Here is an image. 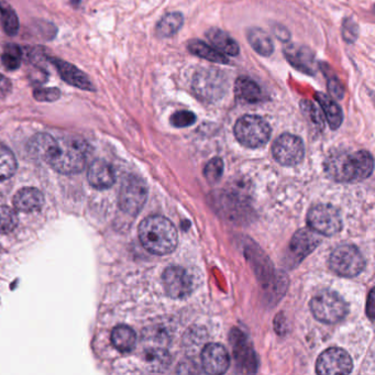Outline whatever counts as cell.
I'll list each match as a JSON object with an SVG mask.
<instances>
[{
	"instance_id": "1",
	"label": "cell",
	"mask_w": 375,
	"mask_h": 375,
	"mask_svg": "<svg viewBox=\"0 0 375 375\" xmlns=\"http://www.w3.org/2000/svg\"><path fill=\"white\" fill-rule=\"evenodd\" d=\"M28 151L34 159L48 163L59 173L76 174L86 166L88 146L81 139L56 140L49 133H39L31 138Z\"/></svg>"
},
{
	"instance_id": "2",
	"label": "cell",
	"mask_w": 375,
	"mask_h": 375,
	"mask_svg": "<svg viewBox=\"0 0 375 375\" xmlns=\"http://www.w3.org/2000/svg\"><path fill=\"white\" fill-rule=\"evenodd\" d=\"M138 233L144 249L153 255H170L177 249L179 242L177 228L166 217H148L141 222Z\"/></svg>"
},
{
	"instance_id": "3",
	"label": "cell",
	"mask_w": 375,
	"mask_h": 375,
	"mask_svg": "<svg viewBox=\"0 0 375 375\" xmlns=\"http://www.w3.org/2000/svg\"><path fill=\"white\" fill-rule=\"evenodd\" d=\"M271 131V127L266 119L253 115L241 117L233 129L239 143L251 148H260L269 142Z\"/></svg>"
},
{
	"instance_id": "4",
	"label": "cell",
	"mask_w": 375,
	"mask_h": 375,
	"mask_svg": "<svg viewBox=\"0 0 375 375\" xmlns=\"http://www.w3.org/2000/svg\"><path fill=\"white\" fill-rule=\"evenodd\" d=\"M374 168V161L371 153L359 151L349 154L340 160L339 166H331L335 179L345 182H359L371 177Z\"/></svg>"
},
{
	"instance_id": "5",
	"label": "cell",
	"mask_w": 375,
	"mask_h": 375,
	"mask_svg": "<svg viewBox=\"0 0 375 375\" xmlns=\"http://www.w3.org/2000/svg\"><path fill=\"white\" fill-rule=\"evenodd\" d=\"M311 311L317 320L337 324L345 320L349 308L340 295L333 291H324L311 300Z\"/></svg>"
},
{
	"instance_id": "6",
	"label": "cell",
	"mask_w": 375,
	"mask_h": 375,
	"mask_svg": "<svg viewBox=\"0 0 375 375\" xmlns=\"http://www.w3.org/2000/svg\"><path fill=\"white\" fill-rule=\"evenodd\" d=\"M365 266L363 255L357 246L342 244L337 246L329 257V268L333 273L344 277L360 274Z\"/></svg>"
},
{
	"instance_id": "7",
	"label": "cell",
	"mask_w": 375,
	"mask_h": 375,
	"mask_svg": "<svg viewBox=\"0 0 375 375\" xmlns=\"http://www.w3.org/2000/svg\"><path fill=\"white\" fill-rule=\"evenodd\" d=\"M307 224L318 235H337L342 229V219L336 207L329 204L316 205L307 214Z\"/></svg>"
},
{
	"instance_id": "8",
	"label": "cell",
	"mask_w": 375,
	"mask_h": 375,
	"mask_svg": "<svg viewBox=\"0 0 375 375\" xmlns=\"http://www.w3.org/2000/svg\"><path fill=\"white\" fill-rule=\"evenodd\" d=\"M148 198V188L144 181L129 175L123 181L119 194V207L130 216L140 213Z\"/></svg>"
},
{
	"instance_id": "9",
	"label": "cell",
	"mask_w": 375,
	"mask_h": 375,
	"mask_svg": "<svg viewBox=\"0 0 375 375\" xmlns=\"http://www.w3.org/2000/svg\"><path fill=\"white\" fill-rule=\"evenodd\" d=\"M193 90L203 101H217L222 99L227 90V79L220 70L214 68L202 70L194 79Z\"/></svg>"
},
{
	"instance_id": "10",
	"label": "cell",
	"mask_w": 375,
	"mask_h": 375,
	"mask_svg": "<svg viewBox=\"0 0 375 375\" xmlns=\"http://www.w3.org/2000/svg\"><path fill=\"white\" fill-rule=\"evenodd\" d=\"M322 242L318 233L314 230L300 229L293 235L289 242V249L286 253L285 264L289 268H295L302 262L306 257L311 255L317 246Z\"/></svg>"
},
{
	"instance_id": "11",
	"label": "cell",
	"mask_w": 375,
	"mask_h": 375,
	"mask_svg": "<svg viewBox=\"0 0 375 375\" xmlns=\"http://www.w3.org/2000/svg\"><path fill=\"white\" fill-rule=\"evenodd\" d=\"M272 153L282 166H294L300 164L305 157V146L300 137L284 133L273 143Z\"/></svg>"
},
{
	"instance_id": "12",
	"label": "cell",
	"mask_w": 375,
	"mask_h": 375,
	"mask_svg": "<svg viewBox=\"0 0 375 375\" xmlns=\"http://www.w3.org/2000/svg\"><path fill=\"white\" fill-rule=\"evenodd\" d=\"M230 344L233 346L235 365L240 373H255L258 367V360L253 351L249 338L239 329L230 333Z\"/></svg>"
},
{
	"instance_id": "13",
	"label": "cell",
	"mask_w": 375,
	"mask_h": 375,
	"mask_svg": "<svg viewBox=\"0 0 375 375\" xmlns=\"http://www.w3.org/2000/svg\"><path fill=\"white\" fill-rule=\"evenodd\" d=\"M352 359L340 348H331L317 359L316 372L322 375L349 374L352 371Z\"/></svg>"
},
{
	"instance_id": "14",
	"label": "cell",
	"mask_w": 375,
	"mask_h": 375,
	"mask_svg": "<svg viewBox=\"0 0 375 375\" xmlns=\"http://www.w3.org/2000/svg\"><path fill=\"white\" fill-rule=\"evenodd\" d=\"M162 277L163 285L168 296L181 300L191 295L193 281L190 273L181 266H168Z\"/></svg>"
},
{
	"instance_id": "15",
	"label": "cell",
	"mask_w": 375,
	"mask_h": 375,
	"mask_svg": "<svg viewBox=\"0 0 375 375\" xmlns=\"http://www.w3.org/2000/svg\"><path fill=\"white\" fill-rule=\"evenodd\" d=\"M202 364L204 372L208 374H224L229 369V353L220 344H208L203 349Z\"/></svg>"
},
{
	"instance_id": "16",
	"label": "cell",
	"mask_w": 375,
	"mask_h": 375,
	"mask_svg": "<svg viewBox=\"0 0 375 375\" xmlns=\"http://www.w3.org/2000/svg\"><path fill=\"white\" fill-rule=\"evenodd\" d=\"M284 55L289 64L302 73L315 75L317 70L315 54L305 45L289 44L284 49Z\"/></svg>"
},
{
	"instance_id": "17",
	"label": "cell",
	"mask_w": 375,
	"mask_h": 375,
	"mask_svg": "<svg viewBox=\"0 0 375 375\" xmlns=\"http://www.w3.org/2000/svg\"><path fill=\"white\" fill-rule=\"evenodd\" d=\"M87 179L92 188L103 191L112 188V185L115 184V171L106 161L96 160L88 168Z\"/></svg>"
},
{
	"instance_id": "18",
	"label": "cell",
	"mask_w": 375,
	"mask_h": 375,
	"mask_svg": "<svg viewBox=\"0 0 375 375\" xmlns=\"http://www.w3.org/2000/svg\"><path fill=\"white\" fill-rule=\"evenodd\" d=\"M50 61L53 63L62 79H64L68 84L77 87L79 90H94V86L86 74L83 73L74 65H70L68 62L59 59H50Z\"/></svg>"
},
{
	"instance_id": "19",
	"label": "cell",
	"mask_w": 375,
	"mask_h": 375,
	"mask_svg": "<svg viewBox=\"0 0 375 375\" xmlns=\"http://www.w3.org/2000/svg\"><path fill=\"white\" fill-rule=\"evenodd\" d=\"M44 205L43 194L37 188H23L14 197V206L21 213H34Z\"/></svg>"
},
{
	"instance_id": "20",
	"label": "cell",
	"mask_w": 375,
	"mask_h": 375,
	"mask_svg": "<svg viewBox=\"0 0 375 375\" xmlns=\"http://www.w3.org/2000/svg\"><path fill=\"white\" fill-rule=\"evenodd\" d=\"M235 97L246 104H257L262 101L261 87L253 79L241 76L235 83Z\"/></svg>"
},
{
	"instance_id": "21",
	"label": "cell",
	"mask_w": 375,
	"mask_h": 375,
	"mask_svg": "<svg viewBox=\"0 0 375 375\" xmlns=\"http://www.w3.org/2000/svg\"><path fill=\"white\" fill-rule=\"evenodd\" d=\"M206 36L214 48L219 51L220 53L229 56H237L240 53V48L237 41H235L224 31L218 28L210 29Z\"/></svg>"
},
{
	"instance_id": "22",
	"label": "cell",
	"mask_w": 375,
	"mask_h": 375,
	"mask_svg": "<svg viewBox=\"0 0 375 375\" xmlns=\"http://www.w3.org/2000/svg\"><path fill=\"white\" fill-rule=\"evenodd\" d=\"M316 99L324 112V115H325L331 129H338L344 121V112H342L341 107L337 104L335 99H331L324 92H317Z\"/></svg>"
},
{
	"instance_id": "23",
	"label": "cell",
	"mask_w": 375,
	"mask_h": 375,
	"mask_svg": "<svg viewBox=\"0 0 375 375\" xmlns=\"http://www.w3.org/2000/svg\"><path fill=\"white\" fill-rule=\"evenodd\" d=\"M188 50L194 55L202 57V59L207 60L214 63H219V64H229L230 60L227 55L220 53L219 51L216 50L213 45H208L202 40H192L188 44Z\"/></svg>"
},
{
	"instance_id": "24",
	"label": "cell",
	"mask_w": 375,
	"mask_h": 375,
	"mask_svg": "<svg viewBox=\"0 0 375 375\" xmlns=\"http://www.w3.org/2000/svg\"><path fill=\"white\" fill-rule=\"evenodd\" d=\"M112 342L114 347L120 352H130L137 344V335L132 328L120 325L112 331Z\"/></svg>"
},
{
	"instance_id": "25",
	"label": "cell",
	"mask_w": 375,
	"mask_h": 375,
	"mask_svg": "<svg viewBox=\"0 0 375 375\" xmlns=\"http://www.w3.org/2000/svg\"><path fill=\"white\" fill-rule=\"evenodd\" d=\"M248 41L257 53L270 56L274 52V43L269 34L262 29L253 28L248 31Z\"/></svg>"
},
{
	"instance_id": "26",
	"label": "cell",
	"mask_w": 375,
	"mask_h": 375,
	"mask_svg": "<svg viewBox=\"0 0 375 375\" xmlns=\"http://www.w3.org/2000/svg\"><path fill=\"white\" fill-rule=\"evenodd\" d=\"M184 23L181 12H170L166 14L157 25V34L161 38H171L177 34Z\"/></svg>"
},
{
	"instance_id": "27",
	"label": "cell",
	"mask_w": 375,
	"mask_h": 375,
	"mask_svg": "<svg viewBox=\"0 0 375 375\" xmlns=\"http://www.w3.org/2000/svg\"><path fill=\"white\" fill-rule=\"evenodd\" d=\"M17 170V161L7 146L0 144V182L10 179Z\"/></svg>"
},
{
	"instance_id": "28",
	"label": "cell",
	"mask_w": 375,
	"mask_h": 375,
	"mask_svg": "<svg viewBox=\"0 0 375 375\" xmlns=\"http://www.w3.org/2000/svg\"><path fill=\"white\" fill-rule=\"evenodd\" d=\"M0 16L3 30L8 36H16L19 31V19L12 7L5 3H0Z\"/></svg>"
},
{
	"instance_id": "29",
	"label": "cell",
	"mask_w": 375,
	"mask_h": 375,
	"mask_svg": "<svg viewBox=\"0 0 375 375\" xmlns=\"http://www.w3.org/2000/svg\"><path fill=\"white\" fill-rule=\"evenodd\" d=\"M21 59H23V53L20 50L19 47L16 44H7L3 49V61L5 68L10 70H17L21 64Z\"/></svg>"
},
{
	"instance_id": "30",
	"label": "cell",
	"mask_w": 375,
	"mask_h": 375,
	"mask_svg": "<svg viewBox=\"0 0 375 375\" xmlns=\"http://www.w3.org/2000/svg\"><path fill=\"white\" fill-rule=\"evenodd\" d=\"M17 224V213L8 206H0V235L12 233Z\"/></svg>"
},
{
	"instance_id": "31",
	"label": "cell",
	"mask_w": 375,
	"mask_h": 375,
	"mask_svg": "<svg viewBox=\"0 0 375 375\" xmlns=\"http://www.w3.org/2000/svg\"><path fill=\"white\" fill-rule=\"evenodd\" d=\"M224 173V162L220 157H214L206 164L204 170L205 179H207L210 184H215L222 179Z\"/></svg>"
},
{
	"instance_id": "32",
	"label": "cell",
	"mask_w": 375,
	"mask_h": 375,
	"mask_svg": "<svg viewBox=\"0 0 375 375\" xmlns=\"http://www.w3.org/2000/svg\"><path fill=\"white\" fill-rule=\"evenodd\" d=\"M325 75L327 77L328 90H329L331 99H337V101L344 99L345 97V87L342 85L340 79L337 77L336 74L333 73V70H329V72L325 70Z\"/></svg>"
},
{
	"instance_id": "33",
	"label": "cell",
	"mask_w": 375,
	"mask_h": 375,
	"mask_svg": "<svg viewBox=\"0 0 375 375\" xmlns=\"http://www.w3.org/2000/svg\"><path fill=\"white\" fill-rule=\"evenodd\" d=\"M300 108L318 129H324V123H325L324 122V118H322V112L318 109V107H316V105L313 104L309 101H302Z\"/></svg>"
},
{
	"instance_id": "34",
	"label": "cell",
	"mask_w": 375,
	"mask_h": 375,
	"mask_svg": "<svg viewBox=\"0 0 375 375\" xmlns=\"http://www.w3.org/2000/svg\"><path fill=\"white\" fill-rule=\"evenodd\" d=\"M197 118L195 114L188 110H181L171 116V125L175 128H186L196 122Z\"/></svg>"
},
{
	"instance_id": "35",
	"label": "cell",
	"mask_w": 375,
	"mask_h": 375,
	"mask_svg": "<svg viewBox=\"0 0 375 375\" xmlns=\"http://www.w3.org/2000/svg\"><path fill=\"white\" fill-rule=\"evenodd\" d=\"M342 37L347 43L356 42L359 37V27L352 18H346L342 23Z\"/></svg>"
},
{
	"instance_id": "36",
	"label": "cell",
	"mask_w": 375,
	"mask_h": 375,
	"mask_svg": "<svg viewBox=\"0 0 375 375\" xmlns=\"http://www.w3.org/2000/svg\"><path fill=\"white\" fill-rule=\"evenodd\" d=\"M34 99L38 101H55L61 97V92L57 88H40L34 92Z\"/></svg>"
},
{
	"instance_id": "37",
	"label": "cell",
	"mask_w": 375,
	"mask_h": 375,
	"mask_svg": "<svg viewBox=\"0 0 375 375\" xmlns=\"http://www.w3.org/2000/svg\"><path fill=\"white\" fill-rule=\"evenodd\" d=\"M12 90V83L6 76L0 74V99H5Z\"/></svg>"
},
{
	"instance_id": "38",
	"label": "cell",
	"mask_w": 375,
	"mask_h": 375,
	"mask_svg": "<svg viewBox=\"0 0 375 375\" xmlns=\"http://www.w3.org/2000/svg\"><path fill=\"white\" fill-rule=\"evenodd\" d=\"M273 32H274L277 39H280L281 41H283V42L289 41V37H291L289 30H287L285 27H283V25H277L276 27L273 28Z\"/></svg>"
},
{
	"instance_id": "39",
	"label": "cell",
	"mask_w": 375,
	"mask_h": 375,
	"mask_svg": "<svg viewBox=\"0 0 375 375\" xmlns=\"http://www.w3.org/2000/svg\"><path fill=\"white\" fill-rule=\"evenodd\" d=\"M367 314L369 316L370 320H374L375 314V302H374V289H371L369 294V298H367Z\"/></svg>"
},
{
	"instance_id": "40",
	"label": "cell",
	"mask_w": 375,
	"mask_h": 375,
	"mask_svg": "<svg viewBox=\"0 0 375 375\" xmlns=\"http://www.w3.org/2000/svg\"><path fill=\"white\" fill-rule=\"evenodd\" d=\"M70 3H73V5H75V6H77L79 3V0H70Z\"/></svg>"
}]
</instances>
